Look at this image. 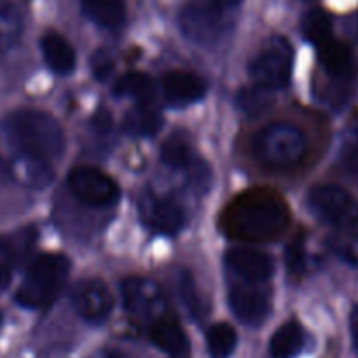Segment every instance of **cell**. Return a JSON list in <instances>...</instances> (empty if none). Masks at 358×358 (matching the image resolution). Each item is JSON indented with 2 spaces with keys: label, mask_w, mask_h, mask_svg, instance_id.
Listing matches in <instances>:
<instances>
[{
  "label": "cell",
  "mask_w": 358,
  "mask_h": 358,
  "mask_svg": "<svg viewBox=\"0 0 358 358\" xmlns=\"http://www.w3.org/2000/svg\"><path fill=\"white\" fill-rule=\"evenodd\" d=\"M290 213L278 194L254 189L227 205L220 217V229L241 241H271L287 229Z\"/></svg>",
  "instance_id": "cell-1"
},
{
  "label": "cell",
  "mask_w": 358,
  "mask_h": 358,
  "mask_svg": "<svg viewBox=\"0 0 358 358\" xmlns=\"http://www.w3.org/2000/svg\"><path fill=\"white\" fill-rule=\"evenodd\" d=\"M0 133L13 154L51 163L65 149V133L51 114L37 108H20L3 117Z\"/></svg>",
  "instance_id": "cell-2"
},
{
  "label": "cell",
  "mask_w": 358,
  "mask_h": 358,
  "mask_svg": "<svg viewBox=\"0 0 358 358\" xmlns=\"http://www.w3.org/2000/svg\"><path fill=\"white\" fill-rule=\"evenodd\" d=\"M70 261L62 254H42L35 259L16 292V303L28 310H42L55 303L65 289Z\"/></svg>",
  "instance_id": "cell-3"
},
{
  "label": "cell",
  "mask_w": 358,
  "mask_h": 358,
  "mask_svg": "<svg viewBox=\"0 0 358 358\" xmlns=\"http://www.w3.org/2000/svg\"><path fill=\"white\" fill-rule=\"evenodd\" d=\"M308 140L290 122H273L262 128L252 142L255 159L273 170H290L304 159Z\"/></svg>",
  "instance_id": "cell-4"
},
{
  "label": "cell",
  "mask_w": 358,
  "mask_h": 358,
  "mask_svg": "<svg viewBox=\"0 0 358 358\" xmlns=\"http://www.w3.org/2000/svg\"><path fill=\"white\" fill-rule=\"evenodd\" d=\"M294 51L289 41L275 37L248 63V76L254 86L266 91H278L289 84L292 76Z\"/></svg>",
  "instance_id": "cell-5"
},
{
  "label": "cell",
  "mask_w": 358,
  "mask_h": 358,
  "mask_svg": "<svg viewBox=\"0 0 358 358\" xmlns=\"http://www.w3.org/2000/svg\"><path fill=\"white\" fill-rule=\"evenodd\" d=\"M229 10L222 0H196L180 13V30L196 44H215L226 31Z\"/></svg>",
  "instance_id": "cell-6"
},
{
  "label": "cell",
  "mask_w": 358,
  "mask_h": 358,
  "mask_svg": "<svg viewBox=\"0 0 358 358\" xmlns=\"http://www.w3.org/2000/svg\"><path fill=\"white\" fill-rule=\"evenodd\" d=\"M308 206L315 217L336 229H352L358 224L357 199L338 185H317L308 192Z\"/></svg>",
  "instance_id": "cell-7"
},
{
  "label": "cell",
  "mask_w": 358,
  "mask_h": 358,
  "mask_svg": "<svg viewBox=\"0 0 358 358\" xmlns=\"http://www.w3.org/2000/svg\"><path fill=\"white\" fill-rule=\"evenodd\" d=\"M69 189L80 203L93 208H107L121 199L114 178L94 168H76L69 175Z\"/></svg>",
  "instance_id": "cell-8"
},
{
  "label": "cell",
  "mask_w": 358,
  "mask_h": 358,
  "mask_svg": "<svg viewBox=\"0 0 358 358\" xmlns=\"http://www.w3.org/2000/svg\"><path fill=\"white\" fill-rule=\"evenodd\" d=\"M73 310L91 324H101L108 318L114 308V299L101 280L87 278L77 283L72 290Z\"/></svg>",
  "instance_id": "cell-9"
},
{
  "label": "cell",
  "mask_w": 358,
  "mask_h": 358,
  "mask_svg": "<svg viewBox=\"0 0 358 358\" xmlns=\"http://www.w3.org/2000/svg\"><path fill=\"white\" fill-rule=\"evenodd\" d=\"M140 215L149 229L166 236L180 233L187 220L184 208L177 201L171 198H157V196H147L142 199Z\"/></svg>",
  "instance_id": "cell-10"
},
{
  "label": "cell",
  "mask_w": 358,
  "mask_h": 358,
  "mask_svg": "<svg viewBox=\"0 0 358 358\" xmlns=\"http://www.w3.org/2000/svg\"><path fill=\"white\" fill-rule=\"evenodd\" d=\"M229 306L234 317L245 325L257 327L269 315V296L257 287L238 285L229 292Z\"/></svg>",
  "instance_id": "cell-11"
},
{
  "label": "cell",
  "mask_w": 358,
  "mask_h": 358,
  "mask_svg": "<svg viewBox=\"0 0 358 358\" xmlns=\"http://www.w3.org/2000/svg\"><path fill=\"white\" fill-rule=\"evenodd\" d=\"M164 100L173 107H185L201 100L206 93V83L191 72H170L161 79Z\"/></svg>",
  "instance_id": "cell-12"
},
{
  "label": "cell",
  "mask_w": 358,
  "mask_h": 358,
  "mask_svg": "<svg viewBox=\"0 0 358 358\" xmlns=\"http://www.w3.org/2000/svg\"><path fill=\"white\" fill-rule=\"evenodd\" d=\"M35 238H37V233L34 227H27L20 233L0 238V294L9 287L14 269L28 254Z\"/></svg>",
  "instance_id": "cell-13"
},
{
  "label": "cell",
  "mask_w": 358,
  "mask_h": 358,
  "mask_svg": "<svg viewBox=\"0 0 358 358\" xmlns=\"http://www.w3.org/2000/svg\"><path fill=\"white\" fill-rule=\"evenodd\" d=\"M226 266L247 282L261 283L273 275V261L269 255L247 248H231L224 255Z\"/></svg>",
  "instance_id": "cell-14"
},
{
  "label": "cell",
  "mask_w": 358,
  "mask_h": 358,
  "mask_svg": "<svg viewBox=\"0 0 358 358\" xmlns=\"http://www.w3.org/2000/svg\"><path fill=\"white\" fill-rule=\"evenodd\" d=\"M7 171L17 184L31 189H42L52 180L55 171L49 161L37 157L23 156V154L9 152L7 156Z\"/></svg>",
  "instance_id": "cell-15"
},
{
  "label": "cell",
  "mask_w": 358,
  "mask_h": 358,
  "mask_svg": "<svg viewBox=\"0 0 358 358\" xmlns=\"http://www.w3.org/2000/svg\"><path fill=\"white\" fill-rule=\"evenodd\" d=\"M122 297H124V306L133 317L145 318L152 317L154 313H159L161 308L157 304L163 303L159 290L152 282L145 280H126L121 285Z\"/></svg>",
  "instance_id": "cell-16"
},
{
  "label": "cell",
  "mask_w": 358,
  "mask_h": 358,
  "mask_svg": "<svg viewBox=\"0 0 358 358\" xmlns=\"http://www.w3.org/2000/svg\"><path fill=\"white\" fill-rule=\"evenodd\" d=\"M318 59L325 72L339 83H348L357 73L355 58L348 44L341 41H336L334 37L325 44L318 45Z\"/></svg>",
  "instance_id": "cell-17"
},
{
  "label": "cell",
  "mask_w": 358,
  "mask_h": 358,
  "mask_svg": "<svg viewBox=\"0 0 358 358\" xmlns=\"http://www.w3.org/2000/svg\"><path fill=\"white\" fill-rule=\"evenodd\" d=\"M150 341L164 353H170L171 357L184 355L189 353V341L184 329L180 327L177 320L170 315L156 318L150 324Z\"/></svg>",
  "instance_id": "cell-18"
},
{
  "label": "cell",
  "mask_w": 358,
  "mask_h": 358,
  "mask_svg": "<svg viewBox=\"0 0 358 358\" xmlns=\"http://www.w3.org/2000/svg\"><path fill=\"white\" fill-rule=\"evenodd\" d=\"M41 51L49 69L58 76H69L76 69V52L65 37L48 31L41 38Z\"/></svg>",
  "instance_id": "cell-19"
},
{
  "label": "cell",
  "mask_w": 358,
  "mask_h": 358,
  "mask_svg": "<svg viewBox=\"0 0 358 358\" xmlns=\"http://www.w3.org/2000/svg\"><path fill=\"white\" fill-rule=\"evenodd\" d=\"M163 128V115L152 105L138 103L126 114L122 129L131 136H154Z\"/></svg>",
  "instance_id": "cell-20"
},
{
  "label": "cell",
  "mask_w": 358,
  "mask_h": 358,
  "mask_svg": "<svg viewBox=\"0 0 358 358\" xmlns=\"http://www.w3.org/2000/svg\"><path fill=\"white\" fill-rule=\"evenodd\" d=\"M84 16L103 28H119L126 20L124 0H80Z\"/></svg>",
  "instance_id": "cell-21"
},
{
  "label": "cell",
  "mask_w": 358,
  "mask_h": 358,
  "mask_svg": "<svg viewBox=\"0 0 358 358\" xmlns=\"http://www.w3.org/2000/svg\"><path fill=\"white\" fill-rule=\"evenodd\" d=\"M304 346V332L297 322H287L273 334L269 352L273 358H294Z\"/></svg>",
  "instance_id": "cell-22"
},
{
  "label": "cell",
  "mask_w": 358,
  "mask_h": 358,
  "mask_svg": "<svg viewBox=\"0 0 358 358\" xmlns=\"http://www.w3.org/2000/svg\"><path fill=\"white\" fill-rule=\"evenodd\" d=\"M114 93L117 96L135 98L142 105H149L156 94V86H154V80L145 73L129 72L119 77L114 86Z\"/></svg>",
  "instance_id": "cell-23"
},
{
  "label": "cell",
  "mask_w": 358,
  "mask_h": 358,
  "mask_svg": "<svg viewBox=\"0 0 358 358\" xmlns=\"http://www.w3.org/2000/svg\"><path fill=\"white\" fill-rule=\"evenodd\" d=\"M303 37L313 45H322L332 38V17L324 9L308 10L301 21Z\"/></svg>",
  "instance_id": "cell-24"
},
{
  "label": "cell",
  "mask_w": 358,
  "mask_h": 358,
  "mask_svg": "<svg viewBox=\"0 0 358 358\" xmlns=\"http://www.w3.org/2000/svg\"><path fill=\"white\" fill-rule=\"evenodd\" d=\"M161 159L166 166L173 170H194V154H192L191 145L182 136H170L161 147Z\"/></svg>",
  "instance_id": "cell-25"
},
{
  "label": "cell",
  "mask_w": 358,
  "mask_h": 358,
  "mask_svg": "<svg viewBox=\"0 0 358 358\" xmlns=\"http://www.w3.org/2000/svg\"><path fill=\"white\" fill-rule=\"evenodd\" d=\"M238 345V334L229 324H215L206 332V346L213 358H227Z\"/></svg>",
  "instance_id": "cell-26"
},
{
  "label": "cell",
  "mask_w": 358,
  "mask_h": 358,
  "mask_svg": "<svg viewBox=\"0 0 358 358\" xmlns=\"http://www.w3.org/2000/svg\"><path fill=\"white\" fill-rule=\"evenodd\" d=\"M236 103L247 114H259L271 103V91H266L257 86L241 87L236 94Z\"/></svg>",
  "instance_id": "cell-27"
},
{
  "label": "cell",
  "mask_w": 358,
  "mask_h": 358,
  "mask_svg": "<svg viewBox=\"0 0 358 358\" xmlns=\"http://www.w3.org/2000/svg\"><path fill=\"white\" fill-rule=\"evenodd\" d=\"M175 282H177V290L182 303L185 304L189 313L196 317L199 313V310H201V301H199L198 292H196L194 280H192V276L187 271H182L180 269L177 273V276H175Z\"/></svg>",
  "instance_id": "cell-28"
},
{
  "label": "cell",
  "mask_w": 358,
  "mask_h": 358,
  "mask_svg": "<svg viewBox=\"0 0 358 358\" xmlns=\"http://www.w3.org/2000/svg\"><path fill=\"white\" fill-rule=\"evenodd\" d=\"M21 20L17 10L10 3L0 2V38L9 41L20 34Z\"/></svg>",
  "instance_id": "cell-29"
},
{
  "label": "cell",
  "mask_w": 358,
  "mask_h": 358,
  "mask_svg": "<svg viewBox=\"0 0 358 358\" xmlns=\"http://www.w3.org/2000/svg\"><path fill=\"white\" fill-rule=\"evenodd\" d=\"M287 269L292 276H301L306 266V252H304L303 236H297L292 243L287 247Z\"/></svg>",
  "instance_id": "cell-30"
},
{
  "label": "cell",
  "mask_w": 358,
  "mask_h": 358,
  "mask_svg": "<svg viewBox=\"0 0 358 358\" xmlns=\"http://www.w3.org/2000/svg\"><path fill=\"white\" fill-rule=\"evenodd\" d=\"M91 70L98 80H107L114 72V62L107 51H96L91 58Z\"/></svg>",
  "instance_id": "cell-31"
},
{
  "label": "cell",
  "mask_w": 358,
  "mask_h": 358,
  "mask_svg": "<svg viewBox=\"0 0 358 358\" xmlns=\"http://www.w3.org/2000/svg\"><path fill=\"white\" fill-rule=\"evenodd\" d=\"M93 129L98 133H107L110 131L112 128V115L110 112L105 110V108H100L96 114L93 115Z\"/></svg>",
  "instance_id": "cell-32"
},
{
  "label": "cell",
  "mask_w": 358,
  "mask_h": 358,
  "mask_svg": "<svg viewBox=\"0 0 358 358\" xmlns=\"http://www.w3.org/2000/svg\"><path fill=\"white\" fill-rule=\"evenodd\" d=\"M350 332H352V345L358 355V306H353L350 313Z\"/></svg>",
  "instance_id": "cell-33"
},
{
  "label": "cell",
  "mask_w": 358,
  "mask_h": 358,
  "mask_svg": "<svg viewBox=\"0 0 358 358\" xmlns=\"http://www.w3.org/2000/svg\"><path fill=\"white\" fill-rule=\"evenodd\" d=\"M222 2H224V3H226V6H227V7H229V9H234V7H236V6H238V3H240V2H241V0H222Z\"/></svg>",
  "instance_id": "cell-34"
},
{
  "label": "cell",
  "mask_w": 358,
  "mask_h": 358,
  "mask_svg": "<svg viewBox=\"0 0 358 358\" xmlns=\"http://www.w3.org/2000/svg\"><path fill=\"white\" fill-rule=\"evenodd\" d=\"M173 358H189V353H184V355H175Z\"/></svg>",
  "instance_id": "cell-35"
},
{
  "label": "cell",
  "mask_w": 358,
  "mask_h": 358,
  "mask_svg": "<svg viewBox=\"0 0 358 358\" xmlns=\"http://www.w3.org/2000/svg\"><path fill=\"white\" fill-rule=\"evenodd\" d=\"M0 324H2V313H0Z\"/></svg>",
  "instance_id": "cell-36"
}]
</instances>
